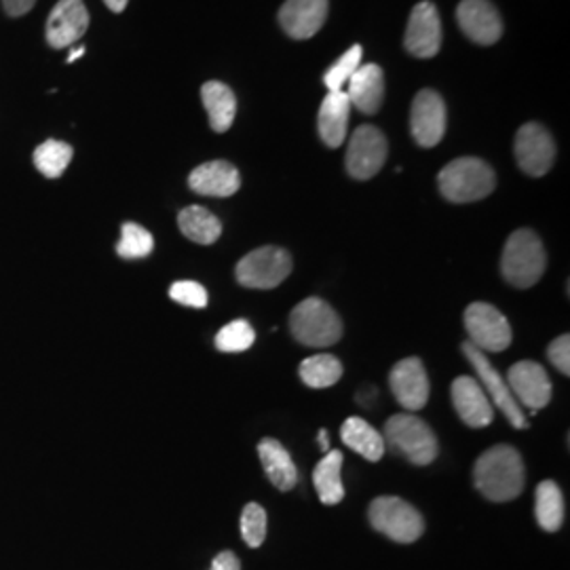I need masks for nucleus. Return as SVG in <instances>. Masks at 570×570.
Wrapping results in <instances>:
<instances>
[{"label":"nucleus","instance_id":"nucleus-1","mask_svg":"<svg viewBox=\"0 0 570 570\" xmlns=\"http://www.w3.org/2000/svg\"><path fill=\"white\" fill-rule=\"evenodd\" d=\"M526 469L520 452L508 444L492 446L474 467V484L488 501L508 503L522 495Z\"/></svg>","mask_w":570,"mask_h":570},{"label":"nucleus","instance_id":"nucleus-2","mask_svg":"<svg viewBox=\"0 0 570 570\" xmlns=\"http://www.w3.org/2000/svg\"><path fill=\"white\" fill-rule=\"evenodd\" d=\"M438 186L442 197L451 203H474L495 190L497 176L495 170L478 156H461L440 172Z\"/></svg>","mask_w":570,"mask_h":570},{"label":"nucleus","instance_id":"nucleus-3","mask_svg":"<svg viewBox=\"0 0 570 570\" xmlns=\"http://www.w3.org/2000/svg\"><path fill=\"white\" fill-rule=\"evenodd\" d=\"M547 267V254L539 235L531 229L511 233L501 256V272L505 281L517 290L533 288Z\"/></svg>","mask_w":570,"mask_h":570},{"label":"nucleus","instance_id":"nucleus-4","mask_svg":"<svg viewBox=\"0 0 570 570\" xmlns=\"http://www.w3.org/2000/svg\"><path fill=\"white\" fill-rule=\"evenodd\" d=\"M342 330L340 315L322 299L299 302L290 313V331L304 347H331L342 338Z\"/></svg>","mask_w":570,"mask_h":570},{"label":"nucleus","instance_id":"nucleus-5","mask_svg":"<svg viewBox=\"0 0 570 570\" xmlns=\"http://www.w3.org/2000/svg\"><path fill=\"white\" fill-rule=\"evenodd\" d=\"M385 444L412 465H431L438 458V438L431 427L412 415H395L385 422Z\"/></svg>","mask_w":570,"mask_h":570},{"label":"nucleus","instance_id":"nucleus-6","mask_svg":"<svg viewBox=\"0 0 570 570\" xmlns=\"http://www.w3.org/2000/svg\"><path fill=\"white\" fill-rule=\"evenodd\" d=\"M368 517L374 531L395 543H415L424 533V520L417 508L399 497H379L370 503Z\"/></svg>","mask_w":570,"mask_h":570},{"label":"nucleus","instance_id":"nucleus-7","mask_svg":"<svg viewBox=\"0 0 570 570\" xmlns=\"http://www.w3.org/2000/svg\"><path fill=\"white\" fill-rule=\"evenodd\" d=\"M292 267V256L286 249L265 245L241 258L237 281L249 290H272L290 277Z\"/></svg>","mask_w":570,"mask_h":570},{"label":"nucleus","instance_id":"nucleus-8","mask_svg":"<svg viewBox=\"0 0 570 570\" xmlns=\"http://www.w3.org/2000/svg\"><path fill=\"white\" fill-rule=\"evenodd\" d=\"M461 351L465 353L467 361L474 365V370L478 374L476 381L480 383L481 389L488 395L492 406L499 408L505 415V419L510 420L511 427L526 429L528 420H526L522 406L515 402L508 381L499 374V370L490 363V360L486 358V353H481L480 349H476L469 340L461 345Z\"/></svg>","mask_w":570,"mask_h":570},{"label":"nucleus","instance_id":"nucleus-9","mask_svg":"<svg viewBox=\"0 0 570 570\" xmlns=\"http://www.w3.org/2000/svg\"><path fill=\"white\" fill-rule=\"evenodd\" d=\"M469 342L481 353H501L511 345L513 331L508 317L488 302H474L465 311Z\"/></svg>","mask_w":570,"mask_h":570},{"label":"nucleus","instance_id":"nucleus-10","mask_svg":"<svg viewBox=\"0 0 570 570\" xmlns=\"http://www.w3.org/2000/svg\"><path fill=\"white\" fill-rule=\"evenodd\" d=\"M387 154L389 144L385 133L372 125H361L349 140L347 172L356 181H370L383 170Z\"/></svg>","mask_w":570,"mask_h":570},{"label":"nucleus","instance_id":"nucleus-11","mask_svg":"<svg viewBox=\"0 0 570 570\" xmlns=\"http://www.w3.org/2000/svg\"><path fill=\"white\" fill-rule=\"evenodd\" d=\"M515 161L526 176L540 178L549 174L556 161V142L539 123H526L515 133Z\"/></svg>","mask_w":570,"mask_h":570},{"label":"nucleus","instance_id":"nucleus-12","mask_svg":"<svg viewBox=\"0 0 570 570\" xmlns=\"http://www.w3.org/2000/svg\"><path fill=\"white\" fill-rule=\"evenodd\" d=\"M410 131L422 149H433L442 142L446 133V104L438 91L417 93L410 108Z\"/></svg>","mask_w":570,"mask_h":570},{"label":"nucleus","instance_id":"nucleus-13","mask_svg":"<svg viewBox=\"0 0 570 570\" xmlns=\"http://www.w3.org/2000/svg\"><path fill=\"white\" fill-rule=\"evenodd\" d=\"M404 47L410 56L419 60H429L440 54L442 47V22L433 2H419L408 20L404 36Z\"/></svg>","mask_w":570,"mask_h":570},{"label":"nucleus","instance_id":"nucleus-14","mask_svg":"<svg viewBox=\"0 0 570 570\" xmlns=\"http://www.w3.org/2000/svg\"><path fill=\"white\" fill-rule=\"evenodd\" d=\"M90 28V11L83 0H60L45 26V38L51 49H66L81 40Z\"/></svg>","mask_w":570,"mask_h":570},{"label":"nucleus","instance_id":"nucleus-15","mask_svg":"<svg viewBox=\"0 0 570 570\" xmlns=\"http://www.w3.org/2000/svg\"><path fill=\"white\" fill-rule=\"evenodd\" d=\"M508 385L515 397V402L524 408H531L535 415L545 408L551 399V381L545 368L537 361H517L508 372Z\"/></svg>","mask_w":570,"mask_h":570},{"label":"nucleus","instance_id":"nucleus-16","mask_svg":"<svg viewBox=\"0 0 570 570\" xmlns=\"http://www.w3.org/2000/svg\"><path fill=\"white\" fill-rule=\"evenodd\" d=\"M456 22L463 34L481 47H490L503 36V20L490 0H461Z\"/></svg>","mask_w":570,"mask_h":570},{"label":"nucleus","instance_id":"nucleus-17","mask_svg":"<svg viewBox=\"0 0 570 570\" xmlns=\"http://www.w3.org/2000/svg\"><path fill=\"white\" fill-rule=\"evenodd\" d=\"M389 385L402 408L417 412L429 402V376L419 358H406L393 365Z\"/></svg>","mask_w":570,"mask_h":570},{"label":"nucleus","instance_id":"nucleus-18","mask_svg":"<svg viewBox=\"0 0 570 570\" xmlns=\"http://www.w3.org/2000/svg\"><path fill=\"white\" fill-rule=\"evenodd\" d=\"M328 0H286L279 9V24L290 38L315 36L328 20Z\"/></svg>","mask_w":570,"mask_h":570},{"label":"nucleus","instance_id":"nucleus-19","mask_svg":"<svg viewBox=\"0 0 570 570\" xmlns=\"http://www.w3.org/2000/svg\"><path fill=\"white\" fill-rule=\"evenodd\" d=\"M452 406L461 420L472 429H484L495 419V406L472 376H458L452 383Z\"/></svg>","mask_w":570,"mask_h":570},{"label":"nucleus","instance_id":"nucleus-20","mask_svg":"<svg viewBox=\"0 0 570 570\" xmlns=\"http://www.w3.org/2000/svg\"><path fill=\"white\" fill-rule=\"evenodd\" d=\"M188 186L203 197H233L241 188L240 170L229 161H210L190 172Z\"/></svg>","mask_w":570,"mask_h":570},{"label":"nucleus","instance_id":"nucleus-21","mask_svg":"<svg viewBox=\"0 0 570 570\" xmlns=\"http://www.w3.org/2000/svg\"><path fill=\"white\" fill-rule=\"evenodd\" d=\"M351 106L363 115H376L385 100V72L376 63H361L351 77L347 91Z\"/></svg>","mask_w":570,"mask_h":570},{"label":"nucleus","instance_id":"nucleus-22","mask_svg":"<svg viewBox=\"0 0 570 570\" xmlns=\"http://www.w3.org/2000/svg\"><path fill=\"white\" fill-rule=\"evenodd\" d=\"M351 102L349 95L345 91H330L322 106H319V115H317V129H319V138L326 147L338 149L342 147L345 138H347V129H349V117H351Z\"/></svg>","mask_w":570,"mask_h":570},{"label":"nucleus","instance_id":"nucleus-23","mask_svg":"<svg viewBox=\"0 0 570 570\" xmlns=\"http://www.w3.org/2000/svg\"><path fill=\"white\" fill-rule=\"evenodd\" d=\"M258 456H260L267 478L277 490L288 492L299 484V469L294 465V458L290 452L286 451V446L281 442H277L272 438H265L258 444Z\"/></svg>","mask_w":570,"mask_h":570},{"label":"nucleus","instance_id":"nucleus-24","mask_svg":"<svg viewBox=\"0 0 570 570\" xmlns=\"http://www.w3.org/2000/svg\"><path fill=\"white\" fill-rule=\"evenodd\" d=\"M340 438L351 451L358 452L370 463H379L387 449L383 433L360 417H351L342 422Z\"/></svg>","mask_w":570,"mask_h":570},{"label":"nucleus","instance_id":"nucleus-25","mask_svg":"<svg viewBox=\"0 0 570 570\" xmlns=\"http://www.w3.org/2000/svg\"><path fill=\"white\" fill-rule=\"evenodd\" d=\"M201 100L208 110L211 129L216 133L229 131L237 115V97L233 90L220 81H208L201 88Z\"/></svg>","mask_w":570,"mask_h":570},{"label":"nucleus","instance_id":"nucleus-26","mask_svg":"<svg viewBox=\"0 0 570 570\" xmlns=\"http://www.w3.org/2000/svg\"><path fill=\"white\" fill-rule=\"evenodd\" d=\"M342 452L330 451L315 467L313 484L319 495V501L324 505H338L345 499V486H342Z\"/></svg>","mask_w":570,"mask_h":570},{"label":"nucleus","instance_id":"nucleus-27","mask_svg":"<svg viewBox=\"0 0 570 570\" xmlns=\"http://www.w3.org/2000/svg\"><path fill=\"white\" fill-rule=\"evenodd\" d=\"M535 515L545 533H556L565 524V495L554 480L540 481L535 492Z\"/></svg>","mask_w":570,"mask_h":570},{"label":"nucleus","instance_id":"nucleus-28","mask_svg":"<svg viewBox=\"0 0 570 570\" xmlns=\"http://www.w3.org/2000/svg\"><path fill=\"white\" fill-rule=\"evenodd\" d=\"M178 226L186 240L195 241L199 245H211L222 235V222L201 206L184 208L178 216Z\"/></svg>","mask_w":570,"mask_h":570},{"label":"nucleus","instance_id":"nucleus-29","mask_svg":"<svg viewBox=\"0 0 570 570\" xmlns=\"http://www.w3.org/2000/svg\"><path fill=\"white\" fill-rule=\"evenodd\" d=\"M302 383L311 389H328L342 379V363L330 353L306 358L301 363Z\"/></svg>","mask_w":570,"mask_h":570},{"label":"nucleus","instance_id":"nucleus-30","mask_svg":"<svg viewBox=\"0 0 570 570\" xmlns=\"http://www.w3.org/2000/svg\"><path fill=\"white\" fill-rule=\"evenodd\" d=\"M72 154L74 151L70 144L60 142V140H47L34 151L32 161H34V167L45 178H60L61 174L66 172V167L70 165Z\"/></svg>","mask_w":570,"mask_h":570},{"label":"nucleus","instance_id":"nucleus-31","mask_svg":"<svg viewBox=\"0 0 570 570\" xmlns=\"http://www.w3.org/2000/svg\"><path fill=\"white\" fill-rule=\"evenodd\" d=\"M154 249V240L151 233L136 224V222H125L120 229V241L117 243V254L120 258L136 260V258H147Z\"/></svg>","mask_w":570,"mask_h":570},{"label":"nucleus","instance_id":"nucleus-32","mask_svg":"<svg viewBox=\"0 0 570 570\" xmlns=\"http://www.w3.org/2000/svg\"><path fill=\"white\" fill-rule=\"evenodd\" d=\"M256 340V331L245 319H235L216 334V349L222 353L247 351Z\"/></svg>","mask_w":570,"mask_h":570},{"label":"nucleus","instance_id":"nucleus-33","mask_svg":"<svg viewBox=\"0 0 570 570\" xmlns=\"http://www.w3.org/2000/svg\"><path fill=\"white\" fill-rule=\"evenodd\" d=\"M361 58H363L361 45H353L347 54H342L338 60L334 61L330 70L324 74V85L328 88V91H345L351 77L358 72Z\"/></svg>","mask_w":570,"mask_h":570},{"label":"nucleus","instance_id":"nucleus-34","mask_svg":"<svg viewBox=\"0 0 570 570\" xmlns=\"http://www.w3.org/2000/svg\"><path fill=\"white\" fill-rule=\"evenodd\" d=\"M241 537L247 547H260L267 539V511L258 503H247L241 513Z\"/></svg>","mask_w":570,"mask_h":570},{"label":"nucleus","instance_id":"nucleus-35","mask_svg":"<svg viewBox=\"0 0 570 570\" xmlns=\"http://www.w3.org/2000/svg\"><path fill=\"white\" fill-rule=\"evenodd\" d=\"M170 299L193 309H206L210 301L208 290L197 281H176L170 288Z\"/></svg>","mask_w":570,"mask_h":570},{"label":"nucleus","instance_id":"nucleus-36","mask_svg":"<svg viewBox=\"0 0 570 570\" xmlns=\"http://www.w3.org/2000/svg\"><path fill=\"white\" fill-rule=\"evenodd\" d=\"M547 358L549 361L565 374H570V336L569 334H562L558 336L556 340H551L549 349H547Z\"/></svg>","mask_w":570,"mask_h":570},{"label":"nucleus","instance_id":"nucleus-37","mask_svg":"<svg viewBox=\"0 0 570 570\" xmlns=\"http://www.w3.org/2000/svg\"><path fill=\"white\" fill-rule=\"evenodd\" d=\"M34 4L36 0H2V9L9 18H24Z\"/></svg>","mask_w":570,"mask_h":570},{"label":"nucleus","instance_id":"nucleus-38","mask_svg":"<svg viewBox=\"0 0 570 570\" xmlns=\"http://www.w3.org/2000/svg\"><path fill=\"white\" fill-rule=\"evenodd\" d=\"M210 570H241L240 558L233 551H222L213 558Z\"/></svg>","mask_w":570,"mask_h":570},{"label":"nucleus","instance_id":"nucleus-39","mask_svg":"<svg viewBox=\"0 0 570 570\" xmlns=\"http://www.w3.org/2000/svg\"><path fill=\"white\" fill-rule=\"evenodd\" d=\"M106 7L113 11V13H123L127 9V2L129 0H104Z\"/></svg>","mask_w":570,"mask_h":570},{"label":"nucleus","instance_id":"nucleus-40","mask_svg":"<svg viewBox=\"0 0 570 570\" xmlns=\"http://www.w3.org/2000/svg\"><path fill=\"white\" fill-rule=\"evenodd\" d=\"M317 440H319V449L324 452L330 451V433L326 431V429H322L319 431V435H317Z\"/></svg>","mask_w":570,"mask_h":570},{"label":"nucleus","instance_id":"nucleus-41","mask_svg":"<svg viewBox=\"0 0 570 570\" xmlns=\"http://www.w3.org/2000/svg\"><path fill=\"white\" fill-rule=\"evenodd\" d=\"M83 56H85V47H74V49L68 54L66 61H68V63H72V61H77L79 58H83Z\"/></svg>","mask_w":570,"mask_h":570}]
</instances>
